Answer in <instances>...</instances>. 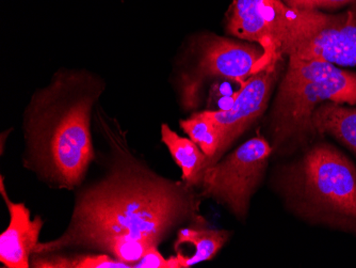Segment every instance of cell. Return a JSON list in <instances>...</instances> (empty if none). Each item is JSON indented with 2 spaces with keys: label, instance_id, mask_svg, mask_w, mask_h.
Here are the masks:
<instances>
[{
  "label": "cell",
  "instance_id": "obj_1",
  "mask_svg": "<svg viewBox=\"0 0 356 268\" xmlns=\"http://www.w3.org/2000/svg\"><path fill=\"white\" fill-rule=\"evenodd\" d=\"M109 173L78 195L71 223L58 239L38 243L33 253L83 247L99 251L112 237L159 245L177 223L197 219L200 200L185 182L160 177L113 140Z\"/></svg>",
  "mask_w": 356,
  "mask_h": 268
},
{
  "label": "cell",
  "instance_id": "obj_2",
  "mask_svg": "<svg viewBox=\"0 0 356 268\" xmlns=\"http://www.w3.org/2000/svg\"><path fill=\"white\" fill-rule=\"evenodd\" d=\"M101 81L86 73L64 72L35 94L26 111L25 165L59 188H74L94 159L91 113Z\"/></svg>",
  "mask_w": 356,
  "mask_h": 268
},
{
  "label": "cell",
  "instance_id": "obj_3",
  "mask_svg": "<svg viewBox=\"0 0 356 268\" xmlns=\"http://www.w3.org/2000/svg\"><path fill=\"white\" fill-rule=\"evenodd\" d=\"M283 191L304 219L356 234V168L333 145L319 143L288 167Z\"/></svg>",
  "mask_w": 356,
  "mask_h": 268
},
{
  "label": "cell",
  "instance_id": "obj_4",
  "mask_svg": "<svg viewBox=\"0 0 356 268\" xmlns=\"http://www.w3.org/2000/svg\"><path fill=\"white\" fill-rule=\"evenodd\" d=\"M325 103L356 105V73L331 62L290 56L273 116L274 145L315 134L312 117Z\"/></svg>",
  "mask_w": 356,
  "mask_h": 268
},
{
  "label": "cell",
  "instance_id": "obj_5",
  "mask_svg": "<svg viewBox=\"0 0 356 268\" xmlns=\"http://www.w3.org/2000/svg\"><path fill=\"white\" fill-rule=\"evenodd\" d=\"M330 14L299 9L282 0H234L227 17V33L264 49V67L277 65L327 23Z\"/></svg>",
  "mask_w": 356,
  "mask_h": 268
},
{
  "label": "cell",
  "instance_id": "obj_6",
  "mask_svg": "<svg viewBox=\"0 0 356 268\" xmlns=\"http://www.w3.org/2000/svg\"><path fill=\"white\" fill-rule=\"evenodd\" d=\"M272 151L273 148L265 138L254 137L221 161L208 166L201 180L202 197L223 204L237 217H245Z\"/></svg>",
  "mask_w": 356,
  "mask_h": 268
},
{
  "label": "cell",
  "instance_id": "obj_7",
  "mask_svg": "<svg viewBox=\"0 0 356 268\" xmlns=\"http://www.w3.org/2000/svg\"><path fill=\"white\" fill-rule=\"evenodd\" d=\"M263 70L264 49L261 46L215 36L205 38L200 44L197 65L181 79L184 104L188 108L195 107L200 90L209 78H222L241 86Z\"/></svg>",
  "mask_w": 356,
  "mask_h": 268
},
{
  "label": "cell",
  "instance_id": "obj_8",
  "mask_svg": "<svg viewBox=\"0 0 356 268\" xmlns=\"http://www.w3.org/2000/svg\"><path fill=\"white\" fill-rule=\"evenodd\" d=\"M277 77V65H270L254 74L236 91L233 105L226 110H205L217 126L221 143L210 165L220 161L226 150L263 115ZM209 165V166H210Z\"/></svg>",
  "mask_w": 356,
  "mask_h": 268
},
{
  "label": "cell",
  "instance_id": "obj_9",
  "mask_svg": "<svg viewBox=\"0 0 356 268\" xmlns=\"http://www.w3.org/2000/svg\"><path fill=\"white\" fill-rule=\"evenodd\" d=\"M290 56L356 68V1L341 13L330 14L327 23L298 44Z\"/></svg>",
  "mask_w": 356,
  "mask_h": 268
},
{
  "label": "cell",
  "instance_id": "obj_10",
  "mask_svg": "<svg viewBox=\"0 0 356 268\" xmlns=\"http://www.w3.org/2000/svg\"><path fill=\"white\" fill-rule=\"evenodd\" d=\"M1 195L7 204L10 223L0 235V262L9 268H28L43 227L40 216L30 219L29 210L24 203H14L8 197L1 177Z\"/></svg>",
  "mask_w": 356,
  "mask_h": 268
},
{
  "label": "cell",
  "instance_id": "obj_11",
  "mask_svg": "<svg viewBox=\"0 0 356 268\" xmlns=\"http://www.w3.org/2000/svg\"><path fill=\"white\" fill-rule=\"evenodd\" d=\"M229 237V232L224 230L207 229L205 227L184 228L177 234L175 249L183 245L193 247L191 255L176 252L173 260L176 268H188L202 262L209 261L220 251Z\"/></svg>",
  "mask_w": 356,
  "mask_h": 268
},
{
  "label": "cell",
  "instance_id": "obj_12",
  "mask_svg": "<svg viewBox=\"0 0 356 268\" xmlns=\"http://www.w3.org/2000/svg\"><path fill=\"white\" fill-rule=\"evenodd\" d=\"M314 133L330 135L356 154V108L325 103L312 117Z\"/></svg>",
  "mask_w": 356,
  "mask_h": 268
},
{
  "label": "cell",
  "instance_id": "obj_13",
  "mask_svg": "<svg viewBox=\"0 0 356 268\" xmlns=\"http://www.w3.org/2000/svg\"><path fill=\"white\" fill-rule=\"evenodd\" d=\"M161 140L181 168L186 185L193 188L201 184L203 172L208 167V159L199 145L190 138L177 135L167 124L161 126Z\"/></svg>",
  "mask_w": 356,
  "mask_h": 268
},
{
  "label": "cell",
  "instance_id": "obj_14",
  "mask_svg": "<svg viewBox=\"0 0 356 268\" xmlns=\"http://www.w3.org/2000/svg\"><path fill=\"white\" fill-rule=\"evenodd\" d=\"M30 266L35 268H131L108 253L62 255L60 252L32 253Z\"/></svg>",
  "mask_w": 356,
  "mask_h": 268
},
{
  "label": "cell",
  "instance_id": "obj_15",
  "mask_svg": "<svg viewBox=\"0 0 356 268\" xmlns=\"http://www.w3.org/2000/svg\"><path fill=\"white\" fill-rule=\"evenodd\" d=\"M181 129L188 137L199 145L200 149L207 156L210 165L221 143V136L217 126L206 116L204 111L194 113L189 119L181 122Z\"/></svg>",
  "mask_w": 356,
  "mask_h": 268
},
{
  "label": "cell",
  "instance_id": "obj_16",
  "mask_svg": "<svg viewBox=\"0 0 356 268\" xmlns=\"http://www.w3.org/2000/svg\"><path fill=\"white\" fill-rule=\"evenodd\" d=\"M288 6L299 9L320 10L350 6L356 0H284Z\"/></svg>",
  "mask_w": 356,
  "mask_h": 268
},
{
  "label": "cell",
  "instance_id": "obj_17",
  "mask_svg": "<svg viewBox=\"0 0 356 268\" xmlns=\"http://www.w3.org/2000/svg\"><path fill=\"white\" fill-rule=\"evenodd\" d=\"M157 248V246L149 248L141 261L134 265V268H176L173 258L165 259Z\"/></svg>",
  "mask_w": 356,
  "mask_h": 268
}]
</instances>
